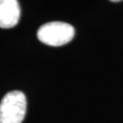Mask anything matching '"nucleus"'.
<instances>
[{
    "mask_svg": "<svg viewBox=\"0 0 123 123\" xmlns=\"http://www.w3.org/2000/svg\"><path fill=\"white\" fill-rule=\"evenodd\" d=\"M26 111V98L21 91L5 95L0 103V123H22Z\"/></svg>",
    "mask_w": 123,
    "mask_h": 123,
    "instance_id": "nucleus-1",
    "label": "nucleus"
},
{
    "mask_svg": "<svg viewBox=\"0 0 123 123\" xmlns=\"http://www.w3.org/2000/svg\"><path fill=\"white\" fill-rule=\"evenodd\" d=\"M75 36L74 27L64 22L47 23L40 26L37 30L38 39L46 45L59 47L68 44L73 39Z\"/></svg>",
    "mask_w": 123,
    "mask_h": 123,
    "instance_id": "nucleus-2",
    "label": "nucleus"
},
{
    "mask_svg": "<svg viewBox=\"0 0 123 123\" xmlns=\"http://www.w3.org/2000/svg\"><path fill=\"white\" fill-rule=\"evenodd\" d=\"M20 6L18 0H0V27L11 28L19 21Z\"/></svg>",
    "mask_w": 123,
    "mask_h": 123,
    "instance_id": "nucleus-3",
    "label": "nucleus"
},
{
    "mask_svg": "<svg viewBox=\"0 0 123 123\" xmlns=\"http://www.w3.org/2000/svg\"><path fill=\"white\" fill-rule=\"evenodd\" d=\"M111 2H119V1H121V0H110Z\"/></svg>",
    "mask_w": 123,
    "mask_h": 123,
    "instance_id": "nucleus-4",
    "label": "nucleus"
}]
</instances>
